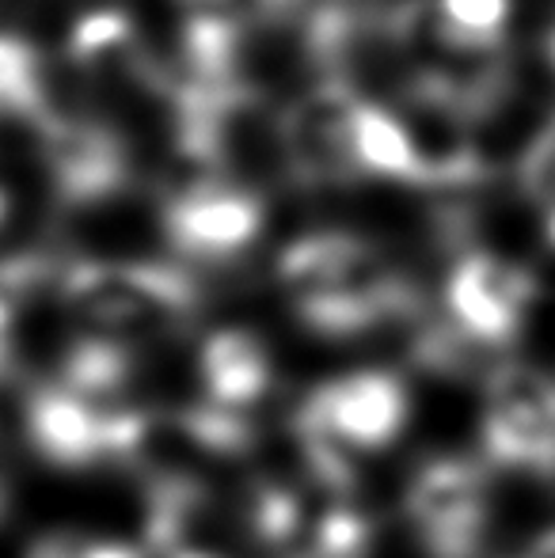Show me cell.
I'll return each mask as SVG.
<instances>
[{
	"instance_id": "6da1fadb",
	"label": "cell",
	"mask_w": 555,
	"mask_h": 558,
	"mask_svg": "<svg viewBox=\"0 0 555 558\" xmlns=\"http://www.w3.org/2000/svg\"><path fill=\"white\" fill-rule=\"evenodd\" d=\"M281 293L312 335L354 338L419 312V293L373 240L312 232L278 258Z\"/></svg>"
},
{
	"instance_id": "7a4b0ae2",
	"label": "cell",
	"mask_w": 555,
	"mask_h": 558,
	"mask_svg": "<svg viewBox=\"0 0 555 558\" xmlns=\"http://www.w3.org/2000/svg\"><path fill=\"white\" fill-rule=\"evenodd\" d=\"M58 293L84 335L126 345L179 331L202 304L191 274L145 258H76L61 266Z\"/></svg>"
},
{
	"instance_id": "3957f363",
	"label": "cell",
	"mask_w": 555,
	"mask_h": 558,
	"mask_svg": "<svg viewBox=\"0 0 555 558\" xmlns=\"http://www.w3.org/2000/svg\"><path fill=\"white\" fill-rule=\"evenodd\" d=\"M480 434L491 463L555 478V376L521 361L487 368Z\"/></svg>"
},
{
	"instance_id": "277c9868",
	"label": "cell",
	"mask_w": 555,
	"mask_h": 558,
	"mask_svg": "<svg viewBox=\"0 0 555 558\" xmlns=\"http://www.w3.org/2000/svg\"><path fill=\"white\" fill-rule=\"evenodd\" d=\"M365 99L339 81H312L281 111L286 171L304 186H339L365 179L358 168V114Z\"/></svg>"
},
{
	"instance_id": "5b68a950",
	"label": "cell",
	"mask_w": 555,
	"mask_h": 558,
	"mask_svg": "<svg viewBox=\"0 0 555 558\" xmlns=\"http://www.w3.org/2000/svg\"><path fill=\"white\" fill-rule=\"evenodd\" d=\"M541 304V281L526 263L487 247H468L445 281V308L475 345H506L526 331Z\"/></svg>"
},
{
	"instance_id": "8992f818",
	"label": "cell",
	"mask_w": 555,
	"mask_h": 558,
	"mask_svg": "<svg viewBox=\"0 0 555 558\" xmlns=\"http://www.w3.org/2000/svg\"><path fill=\"white\" fill-rule=\"evenodd\" d=\"M267 225V202L229 179H206L179 194H168L160 209V232L186 258L229 263L260 240Z\"/></svg>"
},
{
	"instance_id": "52a82bcc",
	"label": "cell",
	"mask_w": 555,
	"mask_h": 558,
	"mask_svg": "<svg viewBox=\"0 0 555 558\" xmlns=\"http://www.w3.org/2000/svg\"><path fill=\"white\" fill-rule=\"evenodd\" d=\"M487 475L468 460H430L411 478L408 517L430 558H475L487 536Z\"/></svg>"
},
{
	"instance_id": "ba28073f",
	"label": "cell",
	"mask_w": 555,
	"mask_h": 558,
	"mask_svg": "<svg viewBox=\"0 0 555 558\" xmlns=\"http://www.w3.org/2000/svg\"><path fill=\"white\" fill-rule=\"evenodd\" d=\"M27 441L53 468H96L111 460V407L88 403L61 384L35 388L23 411Z\"/></svg>"
},
{
	"instance_id": "9c48e42d",
	"label": "cell",
	"mask_w": 555,
	"mask_h": 558,
	"mask_svg": "<svg viewBox=\"0 0 555 558\" xmlns=\"http://www.w3.org/2000/svg\"><path fill=\"white\" fill-rule=\"evenodd\" d=\"M198 373L206 388V403L221 411H248L260 403L275 384V365L263 345V338L244 327H225L214 331L198 350Z\"/></svg>"
},
{
	"instance_id": "30bf717a",
	"label": "cell",
	"mask_w": 555,
	"mask_h": 558,
	"mask_svg": "<svg viewBox=\"0 0 555 558\" xmlns=\"http://www.w3.org/2000/svg\"><path fill=\"white\" fill-rule=\"evenodd\" d=\"M358 168L362 175L385 179L400 186H422L415 148H411L408 125L385 104H362L358 114Z\"/></svg>"
},
{
	"instance_id": "8fae6325",
	"label": "cell",
	"mask_w": 555,
	"mask_h": 558,
	"mask_svg": "<svg viewBox=\"0 0 555 558\" xmlns=\"http://www.w3.org/2000/svg\"><path fill=\"white\" fill-rule=\"evenodd\" d=\"M130 376H134V350L126 342L84 335L65 350L58 384L73 391V396L104 407L107 399H114L126 388Z\"/></svg>"
},
{
	"instance_id": "7c38bea8",
	"label": "cell",
	"mask_w": 555,
	"mask_h": 558,
	"mask_svg": "<svg viewBox=\"0 0 555 558\" xmlns=\"http://www.w3.org/2000/svg\"><path fill=\"white\" fill-rule=\"evenodd\" d=\"M179 23L186 27H209L225 35H248L255 27L289 20L304 8V0H171Z\"/></svg>"
},
{
	"instance_id": "4fadbf2b",
	"label": "cell",
	"mask_w": 555,
	"mask_h": 558,
	"mask_svg": "<svg viewBox=\"0 0 555 558\" xmlns=\"http://www.w3.org/2000/svg\"><path fill=\"white\" fill-rule=\"evenodd\" d=\"M518 186L536 209L544 214L555 209V114L533 133L526 153L518 156Z\"/></svg>"
},
{
	"instance_id": "5bb4252c",
	"label": "cell",
	"mask_w": 555,
	"mask_h": 558,
	"mask_svg": "<svg viewBox=\"0 0 555 558\" xmlns=\"http://www.w3.org/2000/svg\"><path fill=\"white\" fill-rule=\"evenodd\" d=\"M526 558H555V532H548V536L536 539L533 551H529Z\"/></svg>"
},
{
	"instance_id": "9a60e30c",
	"label": "cell",
	"mask_w": 555,
	"mask_h": 558,
	"mask_svg": "<svg viewBox=\"0 0 555 558\" xmlns=\"http://www.w3.org/2000/svg\"><path fill=\"white\" fill-rule=\"evenodd\" d=\"M544 240H548V247H555V209L544 214Z\"/></svg>"
},
{
	"instance_id": "2e32d148",
	"label": "cell",
	"mask_w": 555,
	"mask_h": 558,
	"mask_svg": "<svg viewBox=\"0 0 555 558\" xmlns=\"http://www.w3.org/2000/svg\"><path fill=\"white\" fill-rule=\"evenodd\" d=\"M171 558H221V555H217V551H179Z\"/></svg>"
},
{
	"instance_id": "e0dca14e",
	"label": "cell",
	"mask_w": 555,
	"mask_h": 558,
	"mask_svg": "<svg viewBox=\"0 0 555 558\" xmlns=\"http://www.w3.org/2000/svg\"><path fill=\"white\" fill-rule=\"evenodd\" d=\"M4 217H8V191L0 186V225H4Z\"/></svg>"
},
{
	"instance_id": "ac0fdd59",
	"label": "cell",
	"mask_w": 555,
	"mask_h": 558,
	"mask_svg": "<svg viewBox=\"0 0 555 558\" xmlns=\"http://www.w3.org/2000/svg\"><path fill=\"white\" fill-rule=\"evenodd\" d=\"M4 506H8V490H4V475H0V513H4Z\"/></svg>"
}]
</instances>
